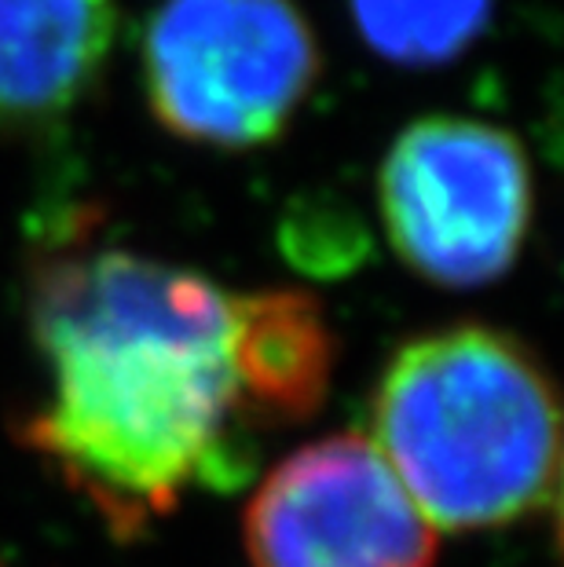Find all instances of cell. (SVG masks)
<instances>
[{
	"mask_svg": "<svg viewBox=\"0 0 564 567\" xmlns=\"http://www.w3.org/2000/svg\"><path fill=\"white\" fill-rule=\"evenodd\" d=\"M143 92L165 132L217 151L283 136L322 55L294 0H162L140 48Z\"/></svg>",
	"mask_w": 564,
	"mask_h": 567,
	"instance_id": "3957f363",
	"label": "cell"
},
{
	"mask_svg": "<svg viewBox=\"0 0 564 567\" xmlns=\"http://www.w3.org/2000/svg\"><path fill=\"white\" fill-rule=\"evenodd\" d=\"M30 316L48 392L19 440L117 538L195 487L238 484L260 432L330 389L334 333L294 289L227 293L129 249H78L41 264Z\"/></svg>",
	"mask_w": 564,
	"mask_h": 567,
	"instance_id": "6da1fadb",
	"label": "cell"
},
{
	"mask_svg": "<svg viewBox=\"0 0 564 567\" xmlns=\"http://www.w3.org/2000/svg\"><path fill=\"white\" fill-rule=\"evenodd\" d=\"M370 432L437 530L513 524L557 494L554 384L517 337L491 326L407 341L375 389Z\"/></svg>",
	"mask_w": 564,
	"mask_h": 567,
	"instance_id": "7a4b0ae2",
	"label": "cell"
},
{
	"mask_svg": "<svg viewBox=\"0 0 564 567\" xmlns=\"http://www.w3.org/2000/svg\"><path fill=\"white\" fill-rule=\"evenodd\" d=\"M254 567H433L437 527L359 432L283 457L246 505Z\"/></svg>",
	"mask_w": 564,
	"mask_h": 567,
	"instance_id": "5b68a950",
	"label": "cell"
},
{
	"mask_svg": "<svg viewBox=\"0 0 564 567\" xmlns=\"http://www.w3.org/2000/svg\"><path fill=\"white\" fill-rule=\"evenodd\" d=\"M114 0H0V132L66 117L114 48Z\"/></svg>",
	"mask_w": 564,
	"mask_h": 567,
	"instance_id": "8992f818",
	"label": "cell"
},
{
	"mask_svg": "<svg viewBox=\"0 0 564 567\" xmlns=\"http://www.w3.org/2000/svg\"><path fill=\"white\" fill-rule=\"evenodd\" d=\"M359 38L396 66H443L488 30L495 0H348Z\"/></svg>",
	"mask_w": 564,
	"mask_h": 567,
	"instance_id": "52a82bcc",
	"label": "cell"
},
{
	"mask_svg": "<svg viewBox=\"0 0 564 567\" xmlns=\"http://www.w3.org/2000/svg\"><path fill=\"white\" fill-rule=\"evenodd\" d=\"M532 205V162L521 140L480 117H418L392 140L378 173L392 252L448 289L502 279L527 243Z\"/></svg>",
	"mask_w": 564,
	"mask_h": 567,
	"instance_id": "277c9868",
	"label": "cell"
}]
</instances>
